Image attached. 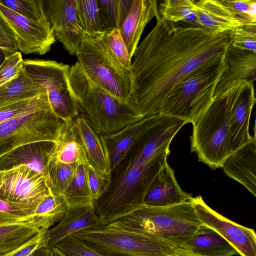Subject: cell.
I'll return each instance as SVG.
<instances>
[{
	"label": "cell",
	"instance_id": "6da1fadb",
	"mask_svg": "<svg viewBox=\"0 0 256 256\" xmlns=\"http://www.w3.org/2000/svg\"><path fill=\"white\" fill-rule=\"evenodd\" d=\"M156 19L138 46L130 68L132 102L142 117L158 114L180 81L203 64L223 58L229 44V32L174 23L160 15Z\"/></svg>",
	"mask_w": 256,
	"mask_h": 256
},
{
	"label": "cell",
	"instance_id": "7a4b0ae2",
	"mask_svg": "<svg viewBox=\"0 0 256 256\" xmlns=\"http://www.w3.org/2000/svg\"><path fill=\"white\" fill-rule=\"evenodd\" d=\"M154 124L111 172L107 191L94 201L102 225H108L144 206V196L167 162L174 136L187 123L158 114Z\"/></svg>",
	"mask_w": 256,
	"mask_h": 256
},
{
	"label": "cell",
	"instance_id": "3957f363",
	"mask_svg": "<svg viewBox=\"0 0 256 256\" xmlns=\"http://www.w3.org/2000/svg\"><path fill=\"white\" fill-rule=\"evenodd\" d=\"M69 81L78 115L99 135L115 133L144 118L138 114L132 103L120 102L93 82L78 62L70 68Z\"/></svg>",
	"mask_w": 256,
	"mask_h": 256
},
{
	"label": "cell",
	"instance_id": "277c9868",
	"mask_svg": "<svg viewBox=\"0 0 256 256\" xmlns=\"http://www.w3.org/2000/svg\"><path fill=\"white\" fill-rule=\"evenodd\" d=\"M239 82H234L224 92L214 96L210 104L193 124L191 152L197 154L199 161L213 169L222 168L230 154V120Z\"/></svg>",
	"mask_w": 256,
	"mask_h": 256
},
{
	"label": "cell",
	"instance_id": "5b68a950",
	"mask_svg": "<svg viewBox=\"0 0 256 256\" xmlns=\"http://www.w3.org/2000/svg\"><path fill=\"white\" fill-rule=\"evenodd\" d=\"M108 226L142 233L180 246L203 226L191 202L164 207L144 206Z\"/></svg>",
	"mask_w": 256,
	"mask_h": 256
},
{
	"label": "cell",
	"instance_id": "8992f818",
	"mask_svg": "<svg viewBox=\"0 0 256 256\" xmlns=\"http://www.w3.org/2000/svg\"><path fill=\"white\" fill-rule=\"evenodd\" d=\"M226 68L224 57L198 67L174 86L158 114L193 124L212 102L216 86Z\"/></svg>",
	"mask_w": 256,
	"mask_h": 256
},
{
	"label": "cell",
	"instance_id": "52a82bcc",
	"mask_svg": "<svg viewBox=\"0 0 256 256\" xmlns=\"http://www.w3.org/2000/svg\"><path fill=\"white\" fill-rule=\"evenodd\" d=\"M53 111L46 92L20 114L0 122V157L22 145L56 142L65 124Z\"/></svg>",
	"mask_w": 256,
	"mask_h": 256
},
{
	"label": "cell",
	"instance_id": "ba28073f",
	"mask_svg": "<svg viewBox=\"0 0 256 256\" xmlns=\"http://www.w3.org/2000/svg\"><path fill=\"white\" fill-rule=\"evenodd\" d=\"M86 36L76 55L86 76L120 102L132 103V78L110 52L104 38Z\"/></svg>",
	"mask_w": 256,
	"mask_h": 256
},
{
	"label": "cell",
	"instance_id": "9c48e42d",
	"mask_svg": "<svg viewBox=\"0 0 256 256\" xmlns=\"http://www.w3.org/2000/svg\"><path fill=\"white\" fill-rule=\"evenodd\" d=\"M72 235L88 246L108 256H168L176 247L159 238L108 225Z\"/></svg>",
	"mask_w": 256,
	"mask_h": 256
},
{
	"label": "cell",
	"instance_id": "30bf717a",
	"mask_svg": "<svg viewBox=\"0 0 256 256\" xmlns=\"http://www.w3.org/2000/svg\"><path fill=\"white\" fill-rule=\"evenodd\" d=\"M70 68L54 60L26 59L23 61L24 71L44 88L53 111L65 122L78 115L69 81Z\"/></svg>",
	"mask_w": 256,
	"mask_h": 256
},
{
	"label": "cell",
	"instance_id": "8fae6325",
	"mask_svg": "<svg viewBox=\"0 0 256 256\" xmlns=\"http://www.w3.org/2000/svg\"><path fill=\"white\" fill-rule=\"evenodd\" d=\"M45 177L21 164L0 171V198L15 203L37 206L50 193Z\"/></svg>",
	"mask_w": 256,
	"mask_h": 256
},
{
	"label": "cell",
	"instance_id": "7c38bea8",
	"mask_svg": "<svg viewBox=\"0 0 256 256\" xmlns=\"http://www.w3.org/2000/svg\"><path fill=\"white\" fill-rule=\"evenodd\" d=\"M202 224L220 234L241 256H256V234L252 228L235 223L219 214L200 196L188 200Z\"/></svg>",
	"mask_w": 256,
	"mask_h": 256
},
{
	"label": "cell",
	"instance_id": "4fadbf2b",
	"mask_svg": "<svg viewBox=\"0 0 256 256\" xmlns=\"http://www.w3.org/2000/svg\"><path fill=\"white\" fill-rule=\"evenodd\" d=\"M46 16L56 39L70 55H76L86 34L80 24L77 0H44Z\"/></svg>",
	"mask_w": 256,
	"mask_h": 256
},
{
	"label": "cell",
	"instance_id": "5bb4252c",
	"mask_svg": "<svg viewBox=\"0 0 256 256\" xmlns=\"http://www.w3.org/2000/svg\"><path fill=\"white\" fill-rule=\"evenodd\" d=\"M0 14L12 31L20 52L42 55L56 42L50 26L30 22L0 3Z\"/></svg>",
	"mask_w": 256,
	"mask_h": 256
},
{
	"label": "cell",
	"instance_id": "9a60e30c",
	"mask_svg": "<svg viewBox=\"0 0 256 256\" xmlns=\"http://www.w3.org/2000/svg\"><path fill=\"white\" fill-rule=\"evenodd\" d=\"M256 102L254 83L240 80L230 120V154L248 142L252 138L249 134V122Z\"/></svg>",
	"mask_w": 256,
	"mask_h": 256
},
{
	"label": "cell",
	"instance_id": "2e32d148",
	"mask_svg": "<svg viewBox=\"0 0 256 256\" xmlns=\"http://www.w3.org/2000/svg\"><path fill=\"white\" fill-rule=\"evenodd\" d=\"M55 145L54 142L40 141L19 146L0 157V171L22 164L42 174L48 184V165Z\"/></svg>",
	"mask_w": 256,
	"mask_h": 256
},
{
	"label": "cell",
	"instance_id": "e0dca14e",
	"mask_svg": "<svg viewBox=\"0 0 256 256\" xmlns=\"http://www.w3.org/2000/svg\"><path fill=\"white\" fill-rule=\"evenodd\" d=\"M159 15L157 1L132 0L129 10L117 28L131 58L145 26L154 17Z\"/></svg>",
	"mask_w": 256,
	"mask_h": 256
},
{
	"label": "cell",
	"instance_id": "ac0fdd59",
	"mask_svg": "<svg viewBox=\"0 0 256 256\" xmlns=\"http://www.w3.org/2000/svg\"><path fill=\"white\" fill-rule=\"evenodd\" d=\"M158 115L156 114L144 116L115 133L101 135L108 154L111 172L154 124Z\"/></svg>",
	"mask_w": 256,
	"mask_h": 256
},
{
	"label": "cell",
	"instance_id": "d6986e66",
	"mask_svg": "<svg viewBox=\"0 0 256 256\" xmlns=\"http://www.w3.org/2000/svg\"><path fill=\"white\" fill-rule=\"evenodd\" d=\"M226 68L216 86L214 96L226 91L235 81L254 83L256 80V52L228 46L224 56Z\"/></svg>",
	"mask_w": 256,
	"mask_h": 256
},
{
	"label": "cell",
	"instance_id": "ffe728a7",
	"mask_svg": "<svg viewBox=\"0 0 256 256\" xmlns=\"http://www.w3.org/2000/svg\"><path fill=\"white\" fill-rule=\"evenodd\" d=\"M102 226L94 206L69 208L63 218L44 235L45 248L52 249L66 237L88 228Z\"/></svg>",
	"mask_w": 256,
	"mask_h": 256
},
{
	"label": "cell",
	"instance_id": "44dd1931",
	"mask_svg": "<svg viewBox=\"0 0 256 256\" xmlns=\"http://www.w3.org/2000/svg\"><path fill=\"white\" fill-rule=\"evenodd\" d=\"M192 197L191 194L180 188L173 170L167 162L148 188L144 204L146 206L164 207L188 201Z\"/></svg>",
	"mask_w": 256,
	"mask_h": 256
},
{
	"label": "cell",
	"instance_id": "7402d4cb",
	"mask_svg": "<svg viewBox=\"0 0 256 256\" xmlns=\"http://www.w3.org/2000/svg\"><path fill=\"white\" fill-rule=\"evenodd\" d=\"M222 168L224 173L256 196V140H250L230 154Z\"/></svg>",
	"mask_w": 256,
	"mask_h": 256
},
{
	"label": "cell",
	"instance_id": "603a6c76",
	"mask_svg": "<svg viewBox=\"0 0 256 256\" xmlns=\"http://www.w3.org/2000/svg\"><path fill=\"white\" fill-rule=\"evenodd\" d=\"M192 4L202 26L214 32H230L244 24L222 0H192Z\"/></svg>",
	"mask_w": 256,
	"mask_h": 256
},
{
	"label": "cell",
	"instance_id": "cb8c5ba5",
	"mask_svg": "<svg viewBox=\"0 0 256 256\" xmlns=\"http://www.w3.org/2000/svg\"><path fill=\"white\" fill-rule=\"evenodd\" d=\"M76 130L90 164L97 170L111 174L108 154L101 135L97 134L82 116L75 118Z\"/></svg>",
	"mask_w": 256,
	"mask_h": 256
},
{
	"label": "cell",
	"instance_id": "d4e9b609",
	"mask_svg": "<svg viewBox=\"0 0 256 256\" xmlns=\"http://www.w3.org/2000/svg\"><path fill=\"white\" fill-rule=\"evenodd\" d=\"M206 256H232L236 250L214 230L204 225L180 246Z\"/></svg>",
	"mask_w": 256,
	"mask_h": 256
},
{
	"label": "cell",
	"instance_id": "484cf974",
	"mask_svg": "<svg viewBox=\"0 0 256 256\" xmlns=\"http://www.w3.org/2000/svg\"><path fill=\"white\" fill-rule=\"evenodd\" d=\"M32 222H0V256H8L46 232Z\"/></svg>",
	"mask_w": 256,
	"mask_h": 256
},
{
	"label": "cell",
	"instance_id": "4316f807",
	"mask_svg": "<svg viewBox=\"0 0 256 256\" xmlns=\"http://www.w3.org/2000/svg\"><path fill=\"white\" fill-rule=\"evenodd\" d=\"M52 157L65 164H84L88 161L78 136L74 119L65 123L56 142Z\"/></svg>",
	"mask_w": 256,
	"mask_h": 256
},
{
	"label": "cell",
	"instance_id": "83f0119b",
	"mask_svg": "<svg viewBox=\"0 0 256 256\" xmlns=\"http://www.w3.org/2000/svg\"><path fill=\"white\" fill-rule=\"evenodd\" d=\"M45 92L22 70L17 78L0 88V109L20 101L32 99Z\"/></svg>",
	"mask_w": 256,
	"mask_h": 256
},
{
	"label": "cell",
	"instance_id": "f1b7e54d",
	"mask_svg": "<svg viewBox=\"0 0 256 256\" xmlns=\"http://www.w3.org/2000/svg\"><path fill=\"white\" fill-rule=\"evenodd\" d=\"M68 206L62 195L50 192L36 206L32 222L39 228L47 231L66 214Z\"/></svg>",
	"mask_w": 256,
	"mask_h": 256
},
{
	"label": "cell",
	"instance_id": "f546056e",
	"mask_svg": "<svg viewBox=\"0 0 256 256\" xmlns=\"http://www.w3.org/2000/svg\"><path fill=\"white\" fill-rule=\"evenodd\" d=\"M62 196L69 208L94 206V199L87 181L84 164H80L74 176Z\"/></svg>",
	"mask_w": 256,
	"mask_h": 256
},
{
	"label": "cell",
	"instance_id": "4dcf8cb0",
	"mask_svg": "<svg viewBox=\"0 0 256 256\" xmlns=\"http://www.w3.org/2000/svg\"><path fill=\"white\" fill-rule=\"evenodd\" d=\"M158 12L166 20L203 28L194 10L192 0H165L158 5Z\"/></svg>",
	"mask_w": 256,
	"mask_h": 256
},
{
	"label": "cell",
	"instance_id": "1f68e13d",
	"mask_svg": "<svg viewBox=\"0 0 256 256\" xmlns=\"http://www.w3.org/2000/svg\"><path fill=\"white\" fill-rule=\"evenodd\" d=\"M80 164H65L52 157L48 165V186L55 195H62L72 182Z\"/></svg>",
	"mask_w": 256,
	"mask_h": 256
},
{
	"label": "cell",
	"instance_id": "d6a6232c",
	"mask_svg": "<svg viewBox=\"0 0 256 256\" xmlns=\"http://www.w3.org/2000/svg\"><path fill=\"white\" fill-rule=\"evenodd\" d=\"M77 12L80 26L88 36L99 37L104 34L97 0H77Z\"/></svg>",
	"mask_w": 256,
	"mask_h": 256
},
{
	"label": "cell",
	"instance_id": "836d02e7",
	"mask_svg": "<svg viewBox=\"0 0 256 256\" xmlns=\"http://www.w3.org/2000/svg\"><path fill=\"white\" fill-rule=\"evenodd\" d=\"M0 3L30 22L50 26L42 0H0Z\"/></svg>",
	"mask_w": 256,
	"mask_h": 256
},
{
	"label": "cell",
	"instance_id": "e575fe53",
	"mask_svg": "<svg viewBox=\"0 0 256 256\" xmlns=\"http://www.w3.org/2000/svg\"><path fill=\"white\" fill-rule=\"evenodd\" d=\"M36 206L12 203L0 198V222H32Z\"/></svg>",
	"mask_w": 256,
	"mask_h": 256
},
{
	"label": "cell",
	"instance_id": "d590c367",
	"mask_svg": "<svg viewBox=\"0 0 256 256\" xmlns=\"http://www.w3.org/2000/svg\"><path fill=\"white\" fill-rule=\"evenodd\" d=\"M229 45L256 52V23L244 24L229 32Z\"/></svg>",
	"mask_w": 256,
	"mask_h": 256
},
{
	"label": "cell",
	"instance_id": "8d00e7d4",
	"mask_svg": "<svg viewBox=\"0 0 256 256\" xmlns=\"http://www.w3.org/2000/svg\"><path fill=\"white\" fill-rule=\"evenodd\" d=\"M85 164L88 184L94 201L100 198L111 183V174H106L96 170L88 161Z\"/></svg>",
	"mask_w": 256,
	"mask_h": 256
},
{
	"label": "cell",
	"instance_id": "74e56055",
	"mask_svg": "<svg viewBox=\"0 0 256 256\" xmlns=\"http://www.w3.org/2000/svg\"><path fill=\"white\" fill-rule=\"evenodd\" d=\"M104 38L113 55L126 68L130 70L132 58L118 29L106 32Z\"/></svg>",
	"mask_w": 256,
	"mask_h": 256
},
{
	"label": "cell",
	"instance_id": "f35d334b",
	"mask_svg": "<svg viewBox=\"0 0 256 256\" xmlns=\"http://www.w3.org/2000/svg\"><path fill=\"white\" fill-rule=\"evenodd\" d=\"M55 247L66 256H107L88 246L73 235L66 237Z\"/></svg>",
	"mask_w": 256,
	"mask_h": 256
},
{
	"label": "cell",
	"instance_id": "ab89813d",
	"mask_svg": "<svg viewBox=\"0 0 256 256\" xmlns=\"http://www.w3.org/2000/svg\"><path fill=\"white\" fill-rule=\"evenodd\" d=\"M100 22L104 32L117 29L118 0H97Z\"/></svg>",
	"mask_w": 256,
	"mask_h": 256
},
{
	"label": "cell",
	"instance_id": "60d3db41",
	"mask_svg": "<svg viewBox=\"0 0 256 256\" xmlns=\"http://www.w3.org/2000/svg\"><path fill=\"white\" fill-rule=\"evenodd\" d=\"M23 61L20 52L6 58L0 65V88L17 78L23 70Z\"/></svg>",
	"mask_w": 256,
	"mask_h": 256
},
{
	"label": "cell",
	"instance_id": "b9f144b4",
	"mask_svg": "<svg viewBox=\"0 0 256 256\" xmlns=\"http://www.w3.org/2000/svg\"><path fill=\"white\" fill-rule=\"evenodd\" d=\"M18 52L13 33L0 14V65L6 58Z\"/></svg>",
	"mask_w": 256,
	"mask_h": 256
},
{
	"label": "cell",
	"instance_id": "7bdbcfd3",
	"mask_svg": "<svg viewBox=\"0 0 256 256\" xmlns=\"http://www.w3.org/2000/svg\"><path fill=\"white\" fill-rule=\"evenodd\" d=\"M38 96L32 99L11 104L0 109V122L8 120L27 109L35 102Z\"/></svg>",
	"mask_w": 256,
	"mask_h": 256
},
{
	"label": "cell",
	"instance_id": "ee69618b",
	"mask_svg": "<svg viewBox=\"0 0 256 256\" xmlns=\"http://www.w3.org/2000/svg\"><path fill=\"white\" fill-rule=\"evenodd\" d=\"M251 0H226L222 2L238 17L244 24L254 22L250 18L248 12V8Z\"/></svg>",
	"mask_w": 256,
	"mask_h": 256
},
{
	"label": "cell",
	"instance_id": "f6af8a7d",
	"mask_svg": "<svg viewBox=\"0 0 256 256\" xmlns=\"http://www.w3.org/2000/svg\"><path fill=\"white\" fill-rule=\"evenodd\" d=\"M46 232L39 237L21 246L8 256H32L36 250L40 248L45 247L44 235Z\"/></svg>",
	"mask_w": 256,
	"mask_h": 256
},
{
	"label": "cell",
	"instance_id": "bcb514c9",
	"mask_svg": "<svg viewBox=\"0 0 256 256\" xmlns=\"http://www.w3.org/2000/svg\"><path fill=\"white\" fill-rule=\"evenodd\" d=\"M168 256H206L194 253L182 248L176 246Z\"/></svg>",
	"mask_w": 256,
	"mask_h": 256
},
{
	"label": "cell",
	"instance_id": "7dc6e473",
	"mask_svg": "<svg viewBox=\"0 0 256 256\" xmlns=\"http://www.w3.org/2000/svg\"><path fill=\"white\" fill-rule=\"evenodd\" d=\"M32 256H53L52 249L40 248L36 250Z\"/></svg>",
	"mask_w": 256,
	"mask_h": 256
},
{
	"label": "cell",
	"instance_id": "c3c4849f",
	"mask_svg": "<svg viewBox=\"0 0 256 256\" xmlns=\"http://www.w3.org/2000/svg\"><path fill=\"white\" fill-rule=\"evenodd\" d=\"M248 12L250 18L254 22H256V0H250V3Z\"/></svg>",
	"mask_w": 256,
	"mask_h": 256
},
{
	"label": "cell",
	"instance_id": "681fc988",
	"mask_svg": "<svg viewBox=\"0 0 256 256\" xmlns=\"http://www.w3.org/2000/svg\"><path fill=\"white\" fill-rule=\"evenodd\" d=\"M53 256H66L57 248H52Z\"/></svg>",
	"mask_w": 256,
	"mask_h": 256
},
{
	"label": "cell",
	"instance_id": "f907efd6",
	"mask_svg": "<svg viewBox=\"0 0 256 256\" xmlns=\"http://www.w3.org/2000/svg\"><path fill=\"white\" fill-rule=\"evenodd\" d=\"M107 256H117V255H112V256H108V255H106Z\"/></svg>",
	"mask_w": 256,
	"mask_h": 256
}]
</instances>
